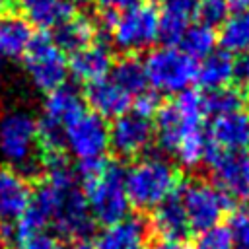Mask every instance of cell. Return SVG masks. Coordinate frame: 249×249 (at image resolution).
<instances>
[{"mask_svg":"<svg viewBox=\"0 0 249 249\" xmlns=\"http://www.w3.org/2000/svg\"><path fill=\"white\" fill-rule=\"evenodd\" d=\"M204 115V95L195 89L175 95L156 115L158 144L173 154L183 167H196L204 161L208 150V136L202 128Z\"/></svg>","mask_w":249,"mask_h":249,"instance_id":"6da1fadb","label":"cell"},{"mask_svg":"<svg viewBox=\"0 0 249 249\" xmlns=\"http://www.w3.org/2000/svg\"><path fill=\"white\" fill-rule=\"evenodd\" d=\"M179 171L161 156H144L124 171V189L130 206L152 210L177 193Z\"/></svg>","mask_w":249,"mask_h":249,"instance_id":"7a4b0ae2","label":"cell"},{"mask_svg":"<svg viewBox=\"0 0 249 249\" xmlns=\"http://www.w3.org/2000/svg\"><path fill=\"white\" fill-rule=\"evenodd\" d=\"M37 119L23 109H10L0 115V158L21 175L39 167Z\"/></svg>","mask_w":249,"mask_h":249,"instance_id":"3957f363","label":"cell"},{"mask_svg":"<svg viewBox=\"0 0 249 249\" xmlns=\"http://www.w3.org/2000/svg\"><path fill=\"white\" fill-rule=\"evenodd\" d=\"M82 191L95 224H103L107 228L128 216L130 202L124 189V169L121 165L107 161L103 171L95 179L88 181Z\"/></svg>","mask_w":249,"mask_h":249,"instance_id":"277c9868","label":"cell"},{"mask_svg":"<svg viewBox=\"0 0 249 249\" xmlns=\"http://www.w3.org/2000/svg\"><path fill=\"white\" fill-rule=\"evenodd\" d=\"M80 113H84V99L74 88L64 84L47 93L37 121L41 154L64 152V130Z\"/></svg>","mask_w":249,"mask_h":249,"instance_id":"5b68a950","label":"cell"},{"mask_svg":"<svg viewBox=\"0 0 249 249\" xmlns=\"http://www.w3.org/2000/svg\"><path fill=\"white\" fill-rule=\"evenodd\" d=\"M146 80L152 89L167 95H179L196 80V64L177 47H158L144 60Z\"/></svg>","mask_w":249,"mask_h":249,"instance_id":"8992f818","label":"cell"},{"mask_svg":"<svg viewBox=\"0 0 249 249\" xmlns=\"http://www.w3.org/2000/svg\"><path fill=\"white\" fill-rule=\"evenodd\" d=\"M177 195L183 204L189 228L196 233L220 226V220L231 208V198L220 187L208 181H189L179 189Z\"/></svg>","mask_w":249,"mask_h":249,"instance_id":"52a82bcc","label":"cell"},{"mask_svg":"<svg viewBox=\"0 0 249 249\" xmlns=\"http://www.w3.org/2000/svg\"><path fill=\"white\" fill-rule=\"evenodd\" d=\"M103 23L113 45L124 53L144 51L158 39V12L150 4H136L123 14L103 16Z\"/></svg>","mask_w":249,"mask_h":249,"instance_id":"ba28073f","label":"cell"},{"mask_svg":"<svg viewBox=\"0 0 249 249\" xmlns=\"http://www.w3.org/2000/svg\"><path fill=\"white\" fill-rule=\"evenodd\" d=\"M21 58L29 82L39 91L49 93L64 86V80L68 76V60L66 54L56 47L53 37L45 33L35 35Z\"/></svg>","mask_w":249,"mask_h":249,"instance_id":"9c48e42d","label":"cell"},{"mask_svg":"<svg viewBox=\"0 0 249 249\" xmlns=\"http://www.w3.org/2000/svg\"><path fill=\"white\" fill-rule=\"evenodd\" d=\"M64 148L78 160H103L109 150V124L91 111L80 113L64 130Z\"/></svg>","mask_w":249,"mask_h":249,"instance_id":"30bf717a","label":"cell"},{"mask_svg":"<svg viewBox=\"0 0 249 249\" xmlns=\"http://www.w3.org/2000/svg\"><path fill=\"white\" fill-rule=\"evenodd\" d=\"M204 161L212 169L216 187L230 198L249 202V152H224L208 142Z\"/></svg>","mask_w":249,"mask_h":249,"instance_id":"8fae6325","label":"cell"},{"mask_svg":"<svg viewBox=\"0 0 249 249\" xmlns=\"http://www.w3.org/2000/svg\"><path fill=\"white\" fill-rule=\"evenodd\" d=\"M154 138V124L132 111L117 117L109 126V146L123 158L140 156Z\"/></svg>","mask_w":249,"mask_h":249,"instance_id":"7c38bea8","label":"cell"},{"mask_svg":"<svg viewBox=\"0 0 249 249\" xmlns=\"http://www.w3.org/2000/svg\"><path fill=\"white\" fill-rule=\"evenodd\" d=\"M31 185L25 175L12 167H0V224L18 222L31 202Z\"/></svg>","mask_w":249,"mask_h":249,"instance_id":"4fadbf2b","label":"cell"},{"mask_svg":"<svg viewBox=\"0 0 249 249\" xmlns=\"http://www.w3.org/2000/svg\"><path fill=\"white\" fill-rule=\"evenodd\" d=\"M150 224L142 216H126L103 228L95 239V249H148Z\"/></svg>","mask_w":249,"mask_h":249,"instance_id":"5bb4252c","label":"cell"},{"mask_svg":"<svg viewBox=\"0 0 249 249\" xmlns=\"http://www.w3.org/2000/svg\"><path fill=\"white\" fill-rule=\"evenodd\" d=\"M206 136L212 146L224 152H243L249 146V115L245 111H233L212 117Z\"/></svg>","mask_w":249,"mask_h":249,"instance_id":"9a60e30c","label":"cell"},{"mask_svg":"<svg viewBox=\"0 0 249 249\" xmlns=\"http://www.w3.org/2000/svg\"><path fill=\"white\" fill-rule=\"evenodd\" d=\"M86 101L91 113L101 119H117L128 113L132 105V97L109 76L86 86Z\"/></svg>","mask_w":249,"mask_h":249,"instance_id":"2e32d148","label":"cell"},{"mask_svg":"<svg viewBox=\"0 0 249 249\" xmlns=\"http://www.w3.org/2000/svg\"><path fill=\"white\" fill-rule=\"evenodd\" d=\"M113 68V56L109 47L103 43H91L76 53H72L68 60V74L74 80L89 86L101 78H107Z\"/></svg>","mask_w":249,"mask_h":249,"instance_id":"e0dca14e","label":"cell"},{"mask_svg":"<svg viewBox=\"0 0 249 249\" xmlns=\"http://www.w3.org/2000/svg\"><path fill=\"white\" fill-rule=\"evenodd\" d=\"M196 6L198 0H163L158 14V37L167 47L177 45L185 31L193 25Z\"/></svg>","mask_w":249,"mask_h":249,"instance_id":"ac0fdd59","label":"cell"},{"mask_svg":"<svg viewBox=\"0 0 249 249\" xmlns=\"http://www.w3.org/2000/svg\"><path fill=\"white\" fill-rule=\"evenodd\" d=\"M150 230H154L163 241H183L191 233V228L177 193H173L169 198H165L161 204L154 208Z\"/></svg>","mask_w":249,"mask_h":249,"instance_id":"d6986e66","label":"cell"},{"mask_svg":"<svg viewBox=\"0 0 249 249\" xmlns=\"http://www.w3.org/2000/svg\"><path fill=\"white\" fill-rule=\"evenodd\" d=\"M33 37V25L23 16L0 14V58H21Z\"/></svg>","mask_w":249,"mask_h":249,"instance_id":"ffe728a7","label":"cell"},{"mask_svg":"<svg viewBox=\"0 0 249 249\" xmlns=\"http://www.w3.org/2000/svg\"><path fill=\"white\" fill-rule=\"evenodd\" d=\"M23 18L41 29H56L76 14L70 0H21Z\"/></svg>","mask_w":249,"mask_h":249,"instance_id":"44dd1931","label":"cell"},{"mask_svg":"<svg viewBox=\"0 0 249 249\" xmlns=\"http://www.w3.org/2000/svg\"><path fill=\"white\" fill-rule=\"evenodd\" d=\"M95 35H97V27L95 21L88 16L82 14H74L70 19H66L64 23H60L54 29L53 41L56 43V47L62 53H76L91 43H95Z\"/></svg>","mask_w":249,"mask_h":249,"instance_id":"7402d4cb","label":"cell"},{"mask_svg":"<svg viewBox=\"0 0 249 249\" xmlns=\"http://www.w3.org/2000/svg\"><path fill=\"white\" fill-rule=\"evenodd\" d=\"M233 72L235 60L231 58V54L224 51H214L196 66V82L208 91L222 89L228 88V84L233 80Z\"/></svg>","mask_w":249,"mask_h":249,"instance_id":"603a6c76","label":"cell"},{"mask_svg":"<svg viewBox=\"0 0 249 249\" xmlns=\"http://www.w3.org/2000/svg\"><path fill=\"white\" fill-rule=\"evenodd\" d=\"M218 41L228 54H249V10L228 16L220 27Z\"/></svg>","mask_w":249,"mask_h":249,"instance_id":"cb8c5ba5","label":"cell"},{"mask_svg":"<svg viewBox=\"0 0 249 249\" xmlns=\"http://www.w3.org/2000/svg\"><path fill=\"white\" fill-rule=\"evenodd\" d=\"M109 78L115 84H119L130 97H136L148 86L144 62L140 58H136V56H123L121 60L113 62Z\"/></svg>","mask_w":249,"mask_h":249,"instance_id":"d4e9b609","label":"cell"},{"mask_svg":"<svg viewBox=\"0 0 249 249\" xmlns=\"http://www.w3.org/2000/svg\"><path fill=\"white\" fill-rule=\"evenodd\" d=\"M216 31L212 27H206L202 23H193L185 35L179 39V51L183 54H187L191 60H202L206 58L210 53H214L216 47Z\"/></svg>","mask_w":249,"mask_h":249,"instance_id":"484cf974","label":"cell"},{"mask_svg":"<svg viewBox=\"0 0 249 249\" xmlns=\"http://www.w3.org/2000/svg\"><path fill=\"white\" fill-rule=\"evenodd\" d=\"M241 105H243V95L233 88L214 89L204 95V113L212 117L241 111Z\"/></svg>","mask_w":249,"mask_h":249,"instance_id":"4316f807","label":"cell"},{"mask_svg":"<svg viewBox=\"0 0 249 249\" xmlns=\"http://www.w3.org/2000/svg\"><path fill=\"white\" fill-rule=\"evenodd\" d=\"M226 228L231 235L233 249H249V206L233 210Z\"/></svg>","mask_w":249,"mask_h":249,"instance_id":"83f0119b","label":"cell"},{"mask_svg":"<svg viewBox=\"0 0 249 249\" xmlns=\"http://www.w3.org/2000/svg\"><path fill=\"white\" fill-rule=\"evenodd\" d=\"M228 4L226 0H198V6H196V18L200 19L202 25L206 27H216L220 23L226 21V18L230 16L228 14Z\"/></svg>","mask_w":249,"mask_h":249,"instance_id":"f1b7e54d","label":"cell"},{"mask_svg":"<svg viewBox=\"0 0 249 249\" xmlns=\"http://www.w3.org/2000/svg\"><path fill=\"white\" fill-rule=\"evenodd\" d=\"M195 249H233L231 235L226 226H214L196 235Z\"/></svg>","mask_w":249,"mask_h":249,"instance_id":"f546056e","label":"cell"},{"mask_svg":"<svg viewBox=\"0 0 249 249\" xmlns=\"http://www.w3.org/2000/svg\"><path fill=\"white\" fill-rule=\"evenodd\" d=\"M158 111H160V95L154 89L152 91L144 89L142 93H138L134 97V109H132V113H136V115L152 121V117H156Z\"/></svg>","mask_w":249,"mask_h":249,"instance_id":"4dcf8cb0","label":"cell"},{"mask_svg":"<svg viewBox=\"0 0 249 249\" xmlns=\"http://www.w3.org/2000/svg\"><path fill=\"white\" fill-rule=\"evenodd\" d=\"M18 249H58V241L53 233H49L47 230L45 231H37V233H31L19 241H16Z\"/></svg>","mask_w":249,"mask_h":249,"instance_id":"1f68e13d","label":"cell"},{"mask_svg":"<svg viewBox=\"0 0 249 249\" xmlns=\"http://www.w3.org/2000/svg\"><path fill=\"white\" fill-rule=\"evenodd\" d=\"M97 2H99L103 16H117V14H123L130 8H134L136 4H140L138 0H97Z\"/></svg>","mask_w":249,"mask_h":249,"instance_id":"d6a6232c","label":"cell"},{"mask_svg":"<svg viewBox=\"0 0 249 249\" xmlns=\"http://www.w3.org/2000/svg\"><path fill=\"white\" fill-rule=\"evenodd\" d=\"M233 78H237L243 88H249V54H243L239 60H235Z\"/></svg>","mask_w":249,"mask_h":249,"instance_id":"836d02e7","label":"cell"},{"mask_svg":"<svg viewBox=\"0 0 249 249\" xmlns=\"http://www.w3.org/2000/svg\"><path fill=\"white\" fill-rule=\"evenodd\" d=\"M58 249H95V247L86 239H74V241H68L66 245H62Z\"/></svg>","mask_w":249,"mask_h":249,"instance_id":"e575fe53","label":"cell"},{"mask_svg":"<svg viewBox=\"0 0 249 249\" xmlns=\"http://www.w3.org/2000/svg\"><path fill=\"white\" fill-rule=\"evenodd\" d=\"M154 249H191V247L185 245L183 241H160Z\"/></svg>","mask_w":249,"mask_h":249,"instance_id":"d590c367","label":"cell"},{"mask_svg":"<svg viewBox=\"0 0 249 249\" xmlns=\"http://www.w3.org/2000/svg\"><path fill=\"white\" fill-rule=\"evenodd\" d=\"M228 8L235 10V12H245L249 10V0H226Z\"/></svg>","mask_w":249,"mask_h":249,"instance_id":"8d00e7d4","label":"cell"},{"mask_svg":"<svg viewBox=\"0 0 249 249\" xmlns=\"http://www.w3.org/2000/svg\"><path fill=\"white\" fill-rule=\"evenodd\" d=\"M2 84H4V60L0 58V89H2Z\"/></svg>","mask_w":249,"mask_h":249,"instance_id":"74e56055","label":"cell"},{"mask_svg":"<svg viewBox=\"0 0 249 249\" xmlns=\"http://www.w3.org/2000/svg\"><path fill=\"white\" fill-rule=\"evenodd\" d=\"M14 0H0V10H6Z\"/></svg>","mask_w":249,"mask_h":249,"instance_id":"f35d334b","label":"cell"},{"mask_svg":"<svg viewBox=\"0 0 249 249\" xmlns=\"http://www.w3.org/2000/svg\"><path fill=\"white\" fill-rule=\"evenodd\" d=\"M0 249H8V243H6V239L0 235Z\"/></svg>","mask_w":249,"mask_h":249,"instance_id":"ab89813d","label":"cell"},{"mask_svg":"<svg viewBox=\"0 0 249 249\" xmlns=\"http://www.w3.org/2000/svg\"><path fill=\"white\" fill-rule=\"evenodd\" d=\"M150 2H154V0H150Z\"/></svg>","mask_w":249,"mask_h":249,"instance_id":"60d3db41","label":"cell"}]
</instances>
